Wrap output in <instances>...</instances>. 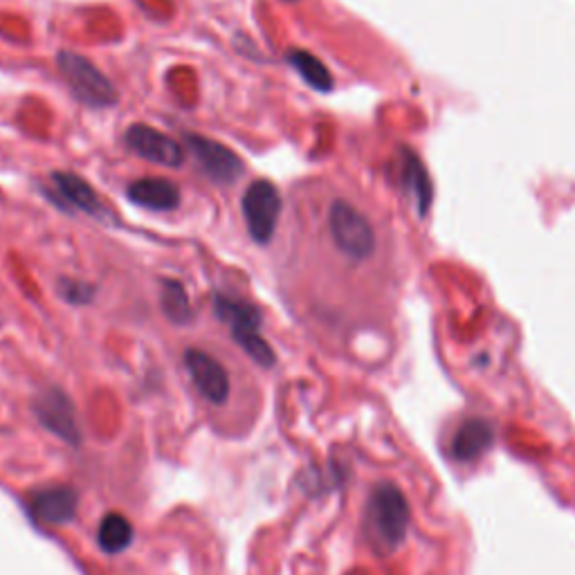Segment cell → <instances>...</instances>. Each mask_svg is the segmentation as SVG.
Listing matches in <instances>:
<instances>
[{
  "mask_svg": "<svg viewBox=\"0 0 575 575\" xmlns=\"http://www.w3.org/2000/svg\"><path fill=\"white\" fill-rule=\"evenodd\" d=\"M365 528L378 553H391L405 542L410 530V506L398 485H376L367 502Z\"/></svg>",
  "mask_w": 575,
  "mask_h": 575,
  "instance_id": "cell-1",
  "label": "cell"
},
{
  "mask_svg": "<svg viewBox=\"0 0 575 575\" xmlns=\"http://www.w3.org/2000/svg\"><path fill=\"white\" fill-rule=\"evenodd\" d=\"M214 313L216 318L228 324L232 331L234 342L248 353V356L261 365V367H273L275 365V350L273 346L263 340L258 333L261 329V311L245 301L230 295H216L214 297Z\"/></svg>",
  "mask_w": 575,
  "mask_h": 575,
  "instance_id": "cell-2",
  "label": "cell"
},
{
  "mask_svg": "<svg viewBox=\"0 0 575 575\" xmlns=\"http://www.w3.org/2000/svg\"><path fill=\"white\" fill-rule=\"evenodd\" d=\"M57 66L68 81L72 95L91 108H108L117 104V91L108 77L85 57L77 53H59Z\"/></svg>",
  "mask_w": 575,
  "mask_h": 575,
  "instance_id": "cell-3",
  "label": "cell"
},
{
  "mask_svg": "<svg viewBox=\"0 0 575 575\" xmlns=\"http://www.w3.org/2000/svg\"><path fill=\"white\" fill-rule=\"evenodd\" d=\"M331 237L340 252L348 258L365 261L376 250V234L369 226V220L344 200H335L329 214Z\"/></svg>",
  "mask_w": 575,
  "mask_h": 575,
  "instance_id": "cell-4",
  "label": "cell"
},
{
  "mask_svg": "<svg viewBox=\"0 0 575 575\" xmlns=\"http://www.w3.org/2000/svg\"><path fill=\"white\" fill-rule=\"evenodd\" d=\"M241 209L250 237L258 245L268 243L275 234L277 218L281 214L279 189L271 181H254L241 198Z\"/></svg>",
  "mask_w": 575,
  "mask_h": 575,
  "instance_id": "cell-5",
  "label": "cell"
},
{
  "mask_svg": "<svg viewBox=\"0 0 575 575\" xmlns=\"http://www.w3.org/2000/svg\"><path fill=\"white\" fill-rule=\"evenodd\" d=\"M32 407H34L38 423L48 432H53L55 436L66 440V444H70L72 448H77L81 444V429L77 423L74 405L61 389H57V387L43 389L34 398Z\"/></svg>",
  "mask_w": 575,
  "mask_h": 575,
  "instance_id": "cell-6",
  "label": "cell"
},
{
  "mask_svg": "<svg viewBox=\"0 0 575 575\" xmlns=\"http://www.w3.org/2000/svg\"><path fill=\"white\" fill-rule=\"evenodd\" d=\"M187 147L211 183L232 185L241 179L243 162L226 145L203 136H187Z\"/></svg>",
  "mask_w": 575,
  "mask_h": 575,
  "instance_id": "cell-7",
  "label": "cell"
},
{
  "mask_svg": "<svg viewBox=\"0 0 575 575\" xmlns=\"http://www.w3.org/2000/svg\"><path fill=\"white\" fill-rule=\"evenodd\" d=\"M124 142L133 153H138L140 158L166 169H179L185 162L183 147L164 136L162 130L147 124H133L126 130Z\"/></svg>",
  "mask_w": 575,
  "mask_h": 575,
  "instance_id": "cell-8",
  "label": "cell"
},
{
  "mask_svg": "<svg viewBox=\"0 0 575 575\" xmlns=\"http://www.w3.org/2000/svg\"><path fill=\"white\" fill-rule=\"evenodd\" d=\"M185 367L200 391L205 401L211 405H226L230 398V376L226 367L220 365L209 353L200 348H189L185 353Z\"/></svg>",
  "mask_w": 575,
  "mask_h": 575,
  "instance_id": "cell-9",
  "label": "cell"
},
{
  "mask_svg": "<svg viewBox=\"0 0 575 575\" xmlns=\"http://www.w3.org/2000/svg\"><path fill=\"white\" fill-rule=\"evenodd\" d=\"M32 515L48 526H61L77 517L79 495L68 485H55V488H43L32 497Z\"/></svg>",
  "mask_w": 575,
  "mask_h": 575,
  "instance_id": "cell-10",
  "label": "cell"
},
{
  "mask_svg": "<svg viewBox=\"0 0 575 575\" xmlns=\"http://www.w3.org/2000/svg\"><path fill=\"white\" fill-rule=\"evenodd\" d=\"M53 183L64 205H72L74 209L93 216V218H104L108 214L104 203L93 192V187L88 185L83 179H79V175L70 171H57L53 175Z\"/></svg>",
  "mask_w": 575,
  "mask_h": 575,
  "instance_id": "cell-11",
  "label": "cell"
},
{
  "mask_svg": "<svg viewBox=\"0 0 575 575\" xmlns=\"http://www.w3.org/2000/svg\"><path fill=\"white\" fill-rule=\"evenodd\" d=\"M130 203L153 211H171L181 205V189L166 179H142L126 189Z\"/></svg>",
  "mask_w": 575,
  "mask_h": 575,
  "instance_id": "cell-12",
  "label": "cell"
},
{
  "mask_svg": "<svg viewBox=\"0 0 575 575\" xmlns=\"http://www.w3.org/2000/svg\"><path fill=\"white\" fill-rule=\"evenodd\" d=\"M493 440H495V432L488 423L481 418H470L455 434L450 452L457 461H474L483 452L491 450Z\"/></svg>",
  "mask_w": 575,
  "mask_h": 575,
  "instance_id": "cell-13",
  "label": "cell"
},
{
  "mask_svg": "<svg viewBox=\"0 0 575 575\" xmlns=\"http://www.w3.org/2000/svg\"><path fill=\"white\" fill-rule=\"evenodd\" d=\"M136 538V530H133L130 521L119 515V513H108L97 528V544L106 555H117L126 551Z\"/></svg>",
  "mask_w": 575,
  "mask_h": 575,
  "instance_id": "cell-14",
  "label": "cell"
},
{
  "mask_svg": "<svg viewBox=\"0 0 575 575\" xmlns=\"http://www.w3.org/2000/svg\"><path fill=\"white\" fill-rule=\"evenodd\" d=\"M162 311L169 322L185 326L194 320V308L189 303L187 290L181 281L164 279L162 284Z\"/></svg>",
  "mask_w": 575,
  "mask_h": 575,
  "instance_id": "cell-15",
  "label": "cell"
},
{
  "mask_svg": "<svg viewBox=\"0 0 575 575\" xmlns=\"http://www.w3.org/2000/svg\"><path fill=\"white\" fill-rule=\"evenodd\" d=\"M288 61H290V66L301 74V79H303L308 85H311V88H315V91L326 93V91H331V88H333V77H331V72H329L326 66H324L318 57H313L311 53H306V50H290V53H288Z\"/></svg>",
  "mask_w": 575,
  "mask_h": 575,
  "instance_id": "cell-16",
  "label": "cell"
},
{
  "mask_svg": "<svg viewBox=\"0 0 575 575\" xmlns=\"http://www.w3.org/2000/svg\"><path fill=\"white\" fill-rule=\"evenodd\" d=\"M59 292L66 301L81 306V303H91L95 299V286L77 281V279H61L59 281Z\"/></svg>",
  "mask_w": 575,
  "mask_h": 575,
  "instance_id": "cell-17",
  "label": "cell"
}]
</instances>
